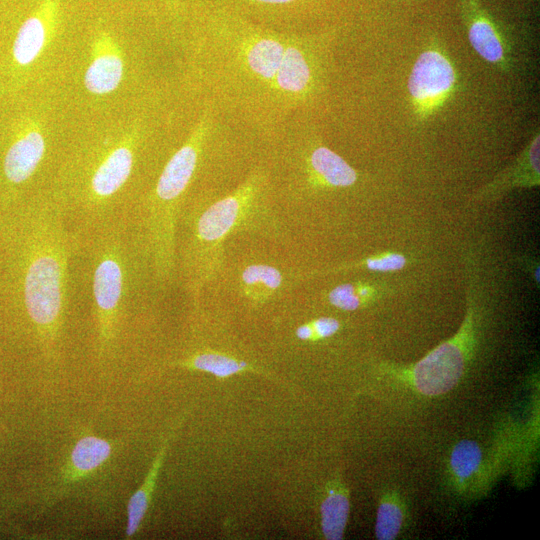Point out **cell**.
I'll return each mask as SVG.
<instances>
[{
	"label": "cell",
	"mask_w": 540,
	"mask_h": 540,
	"mask_svg": "<svg viewBox=\"0 0 540 540\" xmlns=\"http://www.w3.org/2000/svg\"><path fill=\"white\" fill-rule=\"evenodd\" d=\"M275 197L269 169L262 158L228 193L212 201V190L190 195L176 227V276L197 301L222 260V247L230 234L254 221Z\"/></svg>",
	"instance_id": "8992f818"
},
{
	"label": "cell",
	"mask_w": 540,
	"mask_h": 540,
	"mask_svg": "<svg viewBox=\"0 0 540 540\" xmlns=\"http://www.w3.org/2000/svg\"><path fill=\"white\" fill-rule=\"evenodd\" d=\"M467 270L466 313L458 331L422 359L398 369L396 373L421 395L435 397L454 389L460 382L475 351L482 320V309L478 303V276L472 261L469 262Z\"/></svg>",
	"instance_id": "52a82bcc"
},
{
	"label": "cell",
	"mask_w": 540,
	"mask_h": 540,
	"mask_svg": "<svg viewBox=\"0 0 540 540\" xmlns=\"http://www.w3.org/2000/svg\"><path fill=\"white\" fill-rule=\"evenodd\" d=\"M167 365L210 373L219 379H225L243 372L268 375L260 367L246 360L209 349L193 351L182 358L168 362Z\"/></svg>",
	"instance_id": "9a60e30c"
},
{
	"label": "cell",
	"mask_w": 540,
	"mask_h": 540,
	"mask_svg": "<svg viewBox=\"0 0 540 540\" xmlns=\"http://www.w3.org/2000/svg\"><path fill=\"white\" fill-rule=\"evenodd\" d=\"M59 11V0H41L22 23L12 48L18 66H28L39 57L57 24Z\"/></svg>",
	"instance_id": "8fae6325"
},
{
	"label": "cell",
	"mask_w": 540,
	"mask_h": 540,
	"mask_svg": "<svg viewBox=\"0 0 540 540\" xmlns=\"http://www.w3.org/2000/svg\"><path fill=\"white\" fill-rule=\"evenodd\" d=\"M384 294L382 285L369 281L343 283L327 295L329 304L343 311H355L376 302Z\"/></svg>",
	"instance_id": "44dd1931"
},
{
	"label": "cell",
	"mask_w": 540,
	"mask_h": 540,
	"mask_svg": "<svg viewBox=\"0 0 540 540\" xmlns=\"http://www.w3.org/2000/svg\"><path fill=\"white\" fill-rule=\"evenodd\" d=\"M407 264V258L398 252H383L369 256L357 263L348 265L346 267H338L332 271L342 270L344 268L350 269L353 267H362L374 272H394L399 271Z\"/></svg>",
	"instance_id": "7402d4cb"
},
{
	"label": "cell",
	"mask_w": 540,
	"mask_h": 540,
	"mask_svg": "<svg viewBox=\"0 0 540 540\" xmlns=\"http://www.w3.org/2000/svg\"><path fill=\"white\" fill-rule=\"evenodd\" d=\"M309 323L313 329L314 341L330 338L341 329L340 321L334 317H319Z\"/></svg>",
	"instance_id": "603a6c76"
},
{
	"label": "cell",
	"mask_w": 540,
	"mask_h": 540,
	"mask_svg": "<svg viewBox=\"0 0 540 540\" xmlns=\"http://www.w3.org/2000/svg\"><path fill=\"white\" fill-rule=\"evenodd\" d=\"M522 263L524 264V268L530 272L535 284L539 286V263H536V260L530 257H525V259L522 260Z\"/></svg>",
	"instance_id": "d4e9b609"
},
{
	"label": "cell",
	"mask_w": 540,
	"mask_h": 540,
	"mask_svg": "<svg viewBox=\"0 0 540 540\" xmlns=\"http://www.w3.org/2000/svg\"><path fill=\"white\" fill-rule=\"evenodd\" d=\"M0 239L2 331L57 360L75 288L76 235L44 195L0 212Z\"/></svg>",
	"instance_id": "7a4b0ae2"
},
{
	"label": "cell",
	"mask_w": 540,
	"mask_h": 540,
	"mask_svg": "<svg viewBox=\"0 0 540 540\" xmlns=\"http://www.w3.org/2000/svg\"><path fill=\"white\" fill-rule=\"evenodd\" d=\"M457 76L448 56L441 50L423 51L412 66L408 92L415 114L426 119L435 113L455 91Z\"/></svg>",
	"instance_id": "ba28073f"
},
{
	"label": "cell",
	"mask_w": 540,
	"mask_h": 540,
	"mask_svg": "<svg viewBox=\"0 0 540 540\" xmlns=\"http://www.w3.org/2000/svg\"><path fill=\"white\" fill-rule=\"evenodd\" d=\"M259 25L279 31L305 32L303 22L315 0H202Z\"/></svg>",
	"instance_id": "9c48e42d"
},
{
	"label": "cell",
	"mask_w": 540,
	"mask_h": 540,
	"mask_svg": "<svg viewBox=\"0 0 540 540\" xmlns=\"http://www.w3.org/2000/svg\"><path fill=\"white\" fill-rule=\"evenodd\" d=\"M173 427L163 440L152 465L140 488L134 492L127 505L126 538H132L139 530L141 523L148 511L157 478L166 456L170 440L175 432Z\"/></svg>",
	"instance_id": "e0dca14e"
},
{
	"label": "cell",
	"mask_w": 540,
	"mask_h": 540,
	"mask_svg": "<svg viewBox=\"0 0 540 540\" xmlns=\"http://www.w3.org/2000/svg\"><path fill=\"white\" fill-rule=\"evenodd\" d=\"M540 138L537 133L520 157L505 171L483 187L475 196L478 200L495 199L515 187L530 188L539 185Z\"/></svg>",
	"instance_id": "4fadbf2b"
},
{
	"label": "cell",
	"mask_w": 540,
	"mask_h": 540,
	"mask_svg": "<svg viewBox=\"0 0 540 540\" xmlns=\"http://www.w3.org/2000/svg\"><path fill=\"white\" fill-rule=\"evenodd\" d=\"M123 74L124 62L117 42L108 32H99L84 75L86 89L96 95L111 93L120 85Z\"/></svg>",
	"instance_id": "7c38bea8"
},
{
	"label": "cell",
	"mask_w": 540,
	"mask_h": 540,
	"mask_svg": "<svg viewBox=\"0 0 540 540\" xmlns=\"http://www.w3.org/2000/svg\"><path fill=\"white\" fill-rule=\"evenodd\" d=\"M319 509L324 538L343 539L350 514V493L339 476H335L325 484Z\"/></svg>",
	"instance_id": "5bb4252c"
},
{
	"label": "cell",
	"mask_w": 540,
	"mask_h": 540,
	"mask_svg": "<svg viewBox=\"0 0 540 540\" xmlns=\"http://www.w3.org/2000/svg\"><path fill=\"white\" fill-rule=\"evenodd\" d=\"M406 520L407 507L402 495L393 489L384 490L376 513V539L394 540L402 532Z\"/></svg>",
	"instance_id": "d6986e66"
},
{
	"label": "cell",
	"mask_w": 540,
	"mask_h": 540,
	"mask_svg": "<svg viewBox=\"0 0 540 540\" xmlns=\"http://www.w3.org/2000/svg\"><path fill=\"white\" fill-rule=\"evenodd\" d=\"M295 336L301 341H314L312 326L309 322L298 326L295 330Z\"/></svg>",
	"instance_id": "484cf974"
},
{
	"label": "cell",
	"mask_w": 540,
	"mask_h": 540,
	"mask_svg": "<svg viewBox=\"0 0 540 540\" xmlns=\"http://www.w3.org/2000/svg\"><path fill=\"white\" fill-rule=\"evenodd\" d=\"M74 233L75 279L90 307L96 358L104 363L119 355L129 325L149 312L162 290L132 216Z\"/></svg>",
	"instance_id": "5b68a950"
},
{
	"label": "cell",
	"mask_w": 540,
	"mask_h": 540,
	"mask_svg": "<svg viewBox=\"0 0 540 540\" xmlns=\"http://www.w3.org/2000/svg\"><path fill=\"white\" fill-rule=\"evenodd\" d=\"M75 148L60 160L50 196L74 232L130 216L173 150L168 123Z\"/></svg>",
	"instance_id": "277c9868"
},
{
	"label": "cell",
	"mask_w": 540,
	"mask_h": 540,
	"mask_svg": "<svg viewBox=\"0 0 540 540\" xmlns=\"http://www.w3.org/2000/svg\"><path fill=\"white\" fill-rule=\"evenodd\" d=\"M111 454L112 445L106 439L94 435L81 437L61 471L62 483L67 484L95 472Z\"/></svg>",
	"instance_id": "2e32d148"
},
{
	"label": "cell",
	"mask_w": 540,
	"mask_h": 540,
	"mask_svg": "<svg viewBox=\"0 0 540 540\" xmlns=\"http://www.w3.org/2000/svg\"><path fill=\"white\" fill-rule=\"evenodd\" d=\"M167 13L175 22H180L185 15L188 0H160Z\"/></svg>",
	"instance_id": "cb8c5ba5"
},
{
	"label": "cell",
	"mask_w": 540,
	"mask_h": 540,
	"mask_svg": "<svg viewBox=\"0 0 540 540\" xmlns=\"http://www.w3.org/2000/svg\"><path fill=\"white\" fill-rule=\"evenodd\" d=\"M281 271L268 264H251L241 274L245 296L253 302L263 303L277 294L283 285Z\"/></svg>",
	"instance_id": "ffe728a7"
},
{
	"label": "cell",
	"mask_w": 540,
	"mask_h": 540,
	"mask_svg": "<svg viewBox=\"0 0 540 540\" xmlns=\"http://www.w3.org/2000/svg\"><path fill=\"white\" fill-rule=\"evenodd\" d=\"M468 40L475 52L502 71L511 68L509 48L502 32L476 0H463Z\"/></svg>",
	"instance_id": "30bf717a"
},
{
	"label": "cell",
	"mask_w": 540,
	"mask_h": 540,
	"mask_svg": "<svg viewBox=\"0 0 540 540\" xmlns=\"http://www.w3.org/2000/svg\"><path fill=\"white\" fill-rule=\"evenodd\" d=\"M262 142L209 104L201 103L184 139L165 161L150 189L130 215L149 253L162 291L176 277V227L186 199L234 167L253 163Z\"/></svg>",
	"instance_id": "3957f363"
},
{
	"label": "cell",
	"mask_w": 540,
	"mask_h": 540,
	"mask_svg": "<svg viewBox=\"0 0 540 540\" xmlns=\"http://www.w3.org/2000/svg\"><path fill=\"white\" fill-rule=\"evenodd\" d=\"M181 44L182 84L262 144L313 117L329 80L333 32L279 31L201 1Z\"/></svg>",
	"instance_id": "6da1fadb"
},
{
	"label": "cell",
	"mask_w": 540,
	"mask_h": 540,
	"mask_svg": "<svg viewBox=\"0 0 540 540\" xmlns=\"http://www.w3.org/2000/svg\"><path fill=\"white\" fill-rule=\"evenodd\" d=\"M483 469L484 454L476 441L464 439L453 446L448 470L457 487L471 486L474 480L480 478Z\"/></svg>",
	"instance_id": "ac0fdd59"
},
{
	"label": "cell",
	"mask_w": 540,
	"mask_h": 540,
	"mask_svg": "<svg viewBox=\"0 0 540 540\" xmlns=\"http://www.w3.org/2000/svg\"><path fill=\"white\" fill-rule=\"evenodd\" d=\"M2 331V311H1V304H0V332Z\"/></svg>",
	"instance_id": "4316f807"
},
{
	"label": "cell",
	"mask_w": 540,
	"mask_h": 540,
	"mask_svg": "<svg viewBox=\"0 0 540 540\" xmlns=\"http://www.w3.org/2000/svg\"><path fill=\"white\" fill-rule=\"evenodd\" d=\"M0 263H1V239H0Z\"/></svg>",
	"instance_id": "83f0119b"
}]
</instances>
